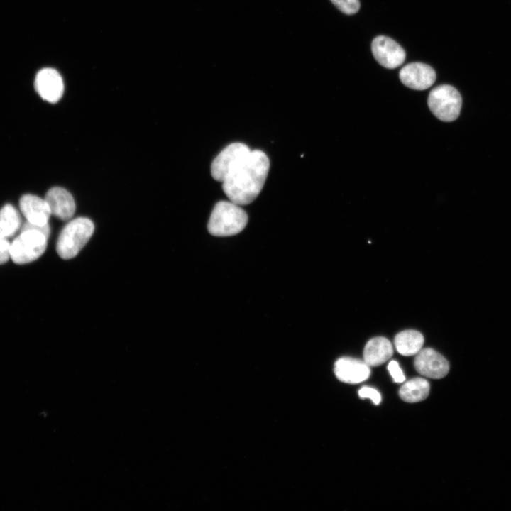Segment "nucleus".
<instances>
[{
    "label": "nucleus",
    "instance_id": "f257e3e1",
    "mask_svg": "<svg viewBox=\"0 0 511 511\" xmlns=\"http://www.w3.org/2000/svg\"><path fill=\"white\" fill-rule=\"evenodd\" d=\"M270 161L265 153L251 150L239 161L222 182V188L230 201L246 205L258 197L265 184Z\"/></svg>",
    "mask_w": 511,
    "mask_h": 511
},
{
    "label": "nucleus",
    "instance_id": "f03ea898",
    "mask_svg": "<svg viewBox=\"0 0 511 511\" xmlns=\"http://www.w3.org/2000/svg\"><path fill=\"white\" fill-rule=\"evenodd\" d=\"M50 232L49 225L36 226L26 221L20 234L10 244V258L16 264L33 262L45 251Z\"/></svg>",
    "mask_w": 511,
    "mask_h": 511
},
{
    "label": "nucleus",
    "instance_id": "7ed1b4c3",
    "mask_svg": "<svg viewBox=\"0 0 511 511\" xmlns=\"http://www.w3.org/2000/svg\"><path fill=\"white\" fill-rule=\"evenodd\" d=\"M247 222L248 215L238 204L231 201H220L211 211L207 229L213 236H229L240 233Z\"/></svg>",
    "mask_w": 511,
    "mask_h": 511
},
{
    "label": "nucleus",
    "instance_id": "20e7f679",
    "mask_svg": "<svg viewBox=\"0 0 511 511\" xmlns=\"http://www.w3.org/2000/svg\"><path fill=\"white\" fill-rule=\"evenodd\" d=\"M94 231V223L89 218L81 216L70 221L58 236L57 254L65 260L75 257L89 241Z\"/></svg>",
    "mask_w": 511,
    "mask_h": 511
},
{
    "label": "nucleus",
    "instance_id": "39448f33",
    "mask_svg": "<svg viewBox=\"0 0 511 511\" xmlns=\"http://www.w3.org/2000/svg\"><path fill=\"white\" fill-rule=\"evenodd\" d=\"M427 104L430 111L439 120L451 122L460 114L462 99L458 91L448 84L439 85L429 93Z\"/></svg>",
    "mask_w": 511,
    "mask_h": 511
},
{
    "label": "nucleus",
    "instance_id": "423d86ee",
    "mask_svg": "<svg viewBox=\"0 0 511 511\" xmlns=\"http://www.w3.org/2000/svg\"><path fill=\"white\" fill-rule=\"evenodd\" d=\"M251 151L246 144L241 143H233L226 146L211 163L212 177L217 181L223 182L236 165Z\"/></svg>",
    "mask_w": 511,
    "mask_h": 511
},
{
    "label": "nucleus",
    "instance_id": "0eeeda50",
    "mask_svg": "<svg viewBox=\"0 0 511 511\" xmlns=\"http://www.w3.org/2000/svg\"><path fill=\"white\" fill-rule=\"evenodd\" d=\"M371 50L377 62L388 69L400 66L406 57L405 51L396 41L384 35L373 40Z\"/></svg>",
    "mask_w": 511,
    "mask_h": 511
},
{
    "label": "nucleus",
    "instance_id": "6e6552de",
    "mask_svg": "<svg viewBox=\"0 0 511 511\" xmlns=\"http://www.w3.org/2000/svg\"><path fill=\"white\" fill-rule=\"evenodd\" d=\"M414 363L415 369L419 373L430 378H442L449 370L447 360L430 348L421 349L416 354Z\"/></svg>",
    "mask_w": 511,
    "mask_h": 511
},
{
    "label": "nucleus",
    "instance_id": "1a4fd4ad",
    "mask_svg": "<svg viewBox=\"0 0 511 511\" xmlns=\"http://www.w3.org/2000/svg\"><path fill=\"white\" fill-rule=\"evenodd\" d=\"M35 88L39 96L50 103L57 102L64 92V83L60 73L53 68L40 70L35 78Z\"/></svg>",
    "mask_w": 511,
    "mask_h": 511
},
{
    "label": "nucleus",
    "instance_id": "9d476101",
    "mask_svg": "<svg viewBox=\"0 0 511 511\" xmlns=\"http://www.w3.org/2000/svg\"><path fill=\"white\" fill-rule=\"evenodd\" d=\"M402 83L415 90H424L436 80V72L429 65L422 62H412L404 66L399 72Z\"/></svg>",
    "mask_w": 511,
    "mask_h": 511
},
{
    "label": "nucleus",
    "instance_id": "9b49d317",
    "mask_svg": "<svg viewBox=\"0 0 511 511\" xmlns=\"http://www.w3.org/2000/svg\"><path fill=\"white\" fill-rule=\"evenodd\" d=\"M334 373L340 381L356 384L368 379L370 370V366L364 361L343 357L336 361Z\"/></svg>",
    "mask_w": 511,
    "mask_h": 511
},
{
    "label": "nucleus",
    "instance_id": "f8f14e48",
    "mask_svg": "<svg viewBox=\"0 0 511 511\" xmlns=\"http://www.w3.org/2000/svg\"><path fill=\"white\" fill-rule=\"evenodd\" d=\"M19 207L27 222L36 226L48 224L51 212L45 198L24 194L20 199Z\"/></svg>",
    "mask_w": 511,
    "mask_h": 511
},
{
    "label": "nucleus",
    "instance_id": "ddd939ff",
    "mask_svg": "<svg viewBox=\"0 0 511 511\" xmlns=\"http://www.w3.org/2000/svg\"><path fill=\"white\" fill-rule=\"evenodd\" d=\"M45 199L49 206L51 214L62 221L70 219L75 212V199L65 188L60 187L50 188L47 192Z\"/></svg>",
    "mask_w": 511,
    "mask_h": 511
},
{
    "label": "nucleus",
    "instance_id": "4468645a",
    "mask_svg": "<svg viewBox=\"0 0 511 511\" xmlns=\"http://www.w3.org/2000/svg\"><path fill=\"white\" fill-rule=\"evenodd\" d=\"M393 348L385 337H375L368 341L363 350V361L369 366H378L391 358Z\"/></svg>",
    "mask_w": 511,
    "mask_h": 511
},
{
    "label": "nucleus",
    "instance_id": "2eb2a0df",
    "mask_svg": "<svg viewBox=\"0 0 511 511\" xmlns=\"http://www.w3.org/2000/svg\"><path fill=\"white\" fill-rule=\"evenodd\" d=\"M397 351L403 356L416 355L424 344L422 334L415 330H405L397 334L395 338Z\"/></svg>",
    "mask_w": 511,
    "mask_h": 511
},
{
    "label": "nucleus",
    "instance_id": "dca6fc26",
    "mask_svg": "<svg viewBox=\"0 0 511 511\" xmlns=\"http://www.w3.org/2000/svg\"><path fill=\"white\" fill-rule=\"evenodd\" d=\"M429 390V383L427 380L415 378L403 384L399 390V395L405 402H417L428 397Z\"/></svg>",
    "mask_w": 511,
    "mask_h": 511
},
{
    "label": "nucleus",
    "instance_id": "f3484780",
    "mask_svg": "<svg viewBox=\"0 0 511 511\" xmlns=\"http://www.w3.org/2000/svg\"><path fill=\"white\" fill-rule=\"evenodd\" d=\"M21 227V219L18 210L10 204L0 209V238L8 239Z\"/></svg>",
    "mask_w": 511,
    "mask_h": 511
},
{
    "label": "nucleus",
    "instance_id": "a211bd4d",
    "mask_svg": "<svg viewBox=\"0 0 511 511\" xmlns=\"http://www.w3.org/2000/svg\"><path fill=\"white\" fill-rule=\"evenodd\" d=\"M343 13L351 15L357 13L360 9L359 0H331Z\"/></svg>",
    "mask_w": 511,
    "mask_h": 511
},
{
    "label": "nucleus",
    "instance_id": "6ab92c4d",
    "mask_svg": "<svg viewBox=\"0 0 511 511\" xmlns=\"http://www.w3.org/2000/svg\"><path fill=\"white\" fill-rule=\"evenodd\" d=\"M358 395L361 398H370L375 405H378L381 401L380 393L372 388L363 387L359 390Z\"/></svg>",
    "mask_w": 511,
    "mask_h": 511
},
{
    "label": "nucleus",
    "instance_id": "aec40b11",
    "mask_svg": "<svg viewBox=\"0 0 511 511\" xmlns=\"http://www.w3.org/2000/svg\"><path fill=\"white\" fill-rule=\"evenodd\" d=\"M388 368L395 382L402 383L405 380V377L397 361H391L388 366Z\"/></svg>",
    "mask_w": 511,
    "mask_h": 511
},
{
    "label": "nucleus",
    "instance_id": "412c9836",
    "mask_svg": "<svg viewBox=\"0 0 511 511\" xmlns=\"http://www.w3.org/2000/svg\"><path fill=\"white\" fill-rule=\"evenodd\" d=\"M10 244L8 239L0 238V265L6 263L10 258Z\"/></svg>",
    "mask_w": 511,
    "mask_h": 511
}]
</instances>
